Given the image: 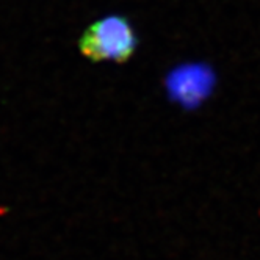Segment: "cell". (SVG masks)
Here are the masks:
<instances>
[{"label":"cell","mask_w":260,"mask_h":260,"mask_svg":"<svg viewBox=\"0 0 260 260\" xmlns=\"http://www.w3.org/2000/svg\"><path fill=\"white\" fill-rule=\"evenodd\" d=\"M79 47L91 61L124 63L137 49V36L125 17L108 16L83 31Z\"/></svg>","instance_id":"1"}]
</instances>
